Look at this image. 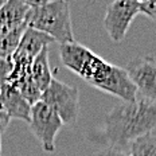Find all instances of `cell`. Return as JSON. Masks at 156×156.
<instances>
[{
	"instance_id": "6da1fadb",
	"label": "cell",
	"mask_w": 156,
	"mask_h": 156,
	"mask_svg": "<svg viewBox=\"0 0 156 156\" xmlns=\"http://www.w3.org/2000/svg\"><path fill=\"white\" fill-rule=\"evenodd\" d=\"M156 126V102L137 96L135 101L116 105L105 117L104 135L110 147H126Z\"/></svg>"
},
{
	"instance_id": "2e32d148",
	"label": "cell",
	"mask_w": 156,
	"mask_h": 156,
	"mask_svg": "<svg viewBox=\"0 0 156 156\" xmlns=\"http://www.w3.org/2000/svg\"><path fill=\"white\" fill-rule=\"evenodd\" d=\"M93 156H131V154H126V152L121 151V149H119V148L109 147V148H105V149H101V151L96 152Z\"/></svg>"
},
{
	"instance_id": "9c48e42d",
	"label": "cell",
	"mask_w": 156,
	"mask_h": 156,
	"mask_svg": "<svg viewBox=\"0 0 156 156\" xmlns=\"http://www.w3.org/2000/svg\"><path fill=\"white\" fill-rule=\"evenodd\" d=\"M31 7L26 0H8L0 8V30L9 27L27 26Z\"/></svg>"
},
{
	"instance_id": "4fadbf2b",
	"label": "cell",
	"mask_w": 156,
	"mask_h": 156,
	"mask_svg": "<svg viewBox=\"0 0 156 156\" xmlns=\"http://www.w3.org/2000/svg\"><path fill=\"white\" fill-rule=\"evenodd\" d=\"M131 156H156V136L152 133L133 140L131 144Z\"/></svg>"
},
{
	"instance_id": "d6986e66",
	"label": "cell",
	"mask_w": 156,
	"mask_h": 156,
	"mask_svg": "<svg viewBox=\"0 0 156 156\" xmlns=\"http://www.w3.org/2000/svg\"><path fill=\"white\" fill-rule=\"evenodd\" d=\"M0 154H2V136H0Z\"/></svg>"
},
{
	"instance_id": "8fae6325",
	"label": "cell",
	"mask_w": 156,
	"mask_h": 156,
	"mask_svg": "<svg viewBox=\"0 0 156 156\" xmlns=\"http://www.w3.org/2000/svg\"><path fill=\"white\" fill-rule=\"evenodd\" d=\"M27 27L28 26H19L0 30V58H11L14 55Z\"/></svg>"
},
{
	"instance_id": "ac0fdd59",
	"label": "cell",
	"mask_w": 156,
	"mask_h": 156,
	"mask_svg": "<svg viewBox=\"0 0 156 156\" xmlns=\"http://www.w3.org/2000/svg\"><path fill=\"white\" fill-rule=\"evenodd\" d=\"M4 3H5V0H0V8L4 5Z\"/></svg>"
},
{
	"instance_id": "5b68a950",
	"label": "cell",
	"mask_w": 156,
	"mask_h": 156,
	"mask_svg": "<svg viewBox=\"0 0 156 156\" xmlns=\"http://www.w3.org/2000/svg\"><path fill=\"white\" fill-rule=\"evenodd\" d=\"M28 124L32 135L41 141L43 151L54 152L57 133L63 126L61 117L48 105L39 101L32 105Z\"/></svg>"
},
{
	"instance_id": "ba28073f",
	"label": "cell",
	"mask_w": 156,
	"mask_h": 156,
	"mask_svg": "<svg viewBox=\"0 0 156 156\" xmlns=\"http://www.w3.org/2000/svg\"><path fill=\"white\" fill-rule=\"evenodd\" d=\"M0 108L11 119L30 121L32 106L22 97L19 90L12 83H5L0 87Z\"/></svg>"
},
{
	"instance_id": "7a4b0ae2",
	"label": "cell",
	"mask_w": 156,
	"mask_h": 156,
	"mask_svg": "<svg viewBox=\"0 0 156 156\" xmlns=\"http://www.w3.org/2000/svg\"><path fill=\"white\" fill-rule=\"evenodd\" d=\"M30 14L27 26L38 31L44 32L54 42L61 44L76 42L71 26L70 8L67 2L58 0H42V2H28Z\"/></svg>"
},
{
	"instance_id": "52a82bcc",
	"label": "cell",
	"mask_w": 156,
	"mask_h": 156,
	"mask_svg": "<svg viewBox=\"0 0 156 156\" xmlns=\"http://www.w3.org/2000/svg\"><path fill=\"white\" fill-rule=\"evenodd\" d=\"M125 70L135 83L137 94L156 102V59L152 57H136L129 61Z\"/></svg>"
},
{
	"instance_id": "7c38bea8",
	"label": "cell",
	"mask_w": 156,
	"mask_h": 156,
	"mask_svg": "<svg viewBox=\"0 0 156 156\" xmlns=\"http://www.w3.org/2000/svg\"><path fill=\"white\" fill-rule=\"evenodd\" d=\"M12 85L19 90V93L22 94V97H23L31 106L41 101L42 92H41V89L37 86V83L34 82L31 74L27 76V77H24V78H22V80L16 81V82H14Z\"/></svg>"
},
{
	"instance_id": "e0dca14e",
	"label": "cell",
	"mask_w": 156,
	"mask_h": 156,
	"mask_svg": "<svg viewBox=\"0 0 156 156\" xmlns=\"http://www.w3.org/2000/svg\"><path fill=\"white\" fill-rule=\"evenodd\" d=\"M9 121H11V117L0 108V136H2V133L5 132V129L8 128Z\"/></svg>"
},
{
	"instance_id": "9a60e30c",
	"label": "cell",
	"mask_w": 156,
	"mask_h": 156,
	"mask_svg": "<svg viewBox=\"0 0 156 156\" xmlns=\"http://www.w3.org/2000/svg\"><path fill=\"white\" fill-rule=\"evenodd\" d=\"M139 12L147 16L151 20L156 22V0H145L139 2Z\"/></svg>"
},
{
	"instance_id": "30bf717a",
	"label": "cell",
	"mask_w": 156,
	"mask_h": 156,
	"mask_svg": "<svg viewBox=\"0 0 156 156\" xmlns=\"http://www.w3.org/2000/svg\"><path fill=\"white\" fill-rule=\"evenodd\" d=\"M31 77L34 80V82L37 83V86L41 89L42 93L51 83L54 77H53V71H51V67H50V62H48V47L43 48L35 57V59L32 61Z\"/></svg>"
},
{
	"instance_id": "3957f363",
	"label": "cell",
	"mask_w": 156,
	"mask_h": 156,
	"mask_svg": "<svg viewBox=\"0 0 156 156\" xmlns=\"http://www.w3.org/2000/svg\"><path fill=\"white\" fill-rule=\"evenodd\" d=\"M59 57L66 69L98 90L104 87V83H106L115 67V65L106 62L78 42L61 44Z\"/></svg>"
},
{
	"instance_id": "277c9868",
	"label": "cell",
	"mask_w": 156,
	"mask_h": 156,
	"mask_svg": "<svg viewBox=\"0 0 156 156\" xmlns=\"http://www.w3.org/2000/svg\"><path fill=\"white\" fill-rule=\"evenodd\" d=\"M42 102L48 105L61 117L63 124L73 125L80 113V92L76 86L53 78L48 87L42 93Z\"/></svg>"
},
{
	"instance_id": "5bb4252c",
	"label": "cell",
	"mask_w": 156,
	"mask_h": 156,
	"mask_svg": "<svg viewBox=\"0 0 156 156\" xmlns=\"http://www.w3.org/2000/svg\"><path fill=\"white\" fill-rule=\"evenodd\" d=\"M14 70V62L11 58H0V87L8 83L11 73Z\"/></svg>"
},
{
	"instance_id": "8992f818",
	"label": "cell",
	"mask_w": 156,
	"mask_h": 156,
	"mask_svg": "<svg viewBox=\"0 0 156 156\" xmlns=\"http://www.w3.org/2000/svg\"><path fill=\"white\" fill-rule=\"evenodd\" d=\"M139 12L137 0H116L106 7L104 27L113 42L120 43L125 38L133 19Z\"/></svg>"
}]
</instances>
